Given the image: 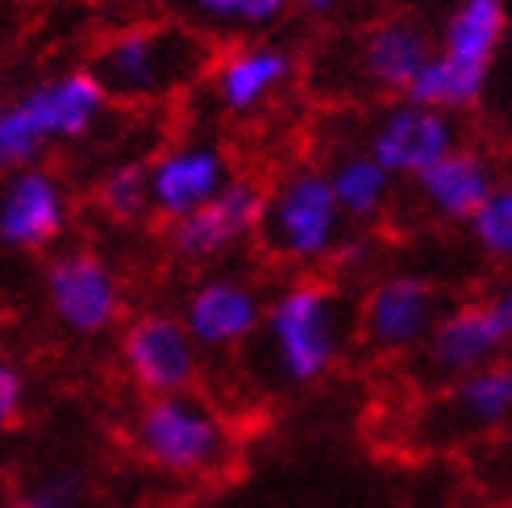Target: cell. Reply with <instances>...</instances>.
Returning a JSON list of instances; mask_svg holds the SVG:
<instances>
[{
    "instance_id": "1",
    "label": "cell",
    "mask_w": 512,
    "mask_h": 508,
    "mask_svg": "<svg viewBox=\"0 0 512 508\" xmlns=\"http://www.w3.org/2000/svg\"><path fill=\"white\" fill-rule=\"evenodd\" d=\"M213 63V42L175 17L130 21L96 42L88 71L109 92L113 105L155 109L167 100L188 96L204 84Z\"/></svg>"
},
{
    "instance_id": "2",
    "label": "cell",
    "mask_w": 512,
    "mask_h": 508,
    "mask_svg": "<svg viewBox=\"0 0 512 508\" xmlns=\"http://www.w3.org/2000/svg\"><path fill=\"white\" fill-rule=\"evenodd\" d=\"M263 334L275 375L292 388H313L329 379L346 354L350 321L342 292L321 275H300L267 296Z\"/></svg>"
},
{
    "instance_id": "3",
    "label": "cell",
    "mask_w": 512,
    "mask_h": 508,
    "mask_svg": "<svg viewBox=\"0 0 512 508\" xmlns=\"http://www.w3.org/2000/svg\"><path fill=\"white\" fill-rule=\"evenodd\" d=\"M134 450L163 475L204 479L229 463L234 429H229L217 404L196 392L150 396L134 417Z\"/></svg>"
},
{
    "instance_id": "4",
    "label": "cell",
    "mask_w": 512,
    "mask_h": 508,
    "mask_svg": "<svg viewBox=\"0 0 512 508\" xmlns=\"http://www.w3.org/2000/svg\"><path fill=\"white\" fill-rule=\"evenodd\" d=\"M346 234L350 221L342 217L329 175L321 167H296L279 175L275 188H267L259 238L271 259L313 271L321 263H334Z\"/></svg>"
},
{
    "instance_id": "5",
    "label": "cell",
    "mask_w": 512,
    "mask_h": 508,
    "mask_svg": "<svg viewBox=\"0 0 512 508\" xmlns=\"http://www.w3.org/2000/svg\"><path fill=\"white\" fill-rule=\"evenodd\" d=\"M46 309L67 334L100 338L125 317V284L113 263L92 246H63L50 250L42 275Z\"/></svg>"
},
{
    "instance_id": "6",
    "label": "cell",
    "mask_w": 512,
    "mask_h": 508,
    "mask_svg": "<svg viewBox=\"0 0 512 508\" xmlns=\"http://www.w3.org/2000/svg\"><path fill=\"white\" fill-rule=\"evenodd\" d=\"M267 188L254 180H229L209 205L167 221V254L184 267H217L259 238Z\"/></svg>"
},
{
    "instance_id": "7",
    "label": "cell",
    "mask_w": 512,
    "mask_h": 508,
    "mask_svg": "<svg viewBox=\"0 0 512 508\" xmlns=\"http://www.w3.org/2000/svg\"><path fill=\"white\" fill-rule=\"evenodd\" d=\"M117 354L125 379L146 400L192 392L204 367V354L184 329V321H179V313H163V309H150L138 313L134 321H125Z\"/></svg>"
},
{
    "instance_id": "8",
    "label": "cell",
    "mask_w": 512,
    "mask_h": 508,
    "mask_svg": "<svg viewBox=\"0 0 512 508\" xmlns=\"http://www.w3.org/2000/svg\"><path fill=\"white\" fill-rule=\"evenodd\" d=\"M75 221V196L63 175L38 163L0 175V246L17 254H50Z\"/></svg>"
},
{
    "instance_id": "9",
    "label": "cell",
    "mask_w": 512,
    "mask_h": 508,
    "mask_svg": "<svg viewBox=\"0 0 512 508\" xmlns=\"http://www.w3.org/2000/svg\"><path fill=\"white\" fill-rule=\"evenodd\" d=\"M234 180V159L217 138L188 134L175 138L146 159V188H150V217L179 221L196 213Z\"/></svg>"
},
{
    "instance_id": "10",
    "label": "cell",
    "mask_w": 512,
    "mask_h": 508,
    "mask_svg": "<svg viewBox=\"0 0 512 508\" xmlns=\"http://www.w3.org/2000/svg\"><path fill=\"white\" fill-rule=\"evenodd\" d=\"M442 292L421 271H388L363 296L358 329L379 354H413L425 346L442 317Z\"/></svg>"
},
{
    "instance_id": "11",
    "label": "cell",
    "mask_w": 512,
    "mask_h": 508,
    "mask_svg": "<svg viewBox=\"0 0 512 508\" xmlns=\"http://www.w3.org/2000/svg\"><path fill=\"white\" fill-rule=\"evenodd\" d=\"M267 292L250 275L238 271H209L184 296L179 321L200 346V354H229L242 350L254 334H263Z\"/></svg>"
},
{
    "instance_id": "12",
    "label": "cell",
    "mask_w": 512,
    "mask_h": 508,
    "mask_svg": "<svg viewBox=\"0 0 512 508\" xmlns=\"http://www.w3.org/2000/svg\"><path fill=\"white\" fill-rule=\"evenodd\" d=\"M13 100L50 150L88 142L113 109L109 92L100 88V80L88 67H63L55 75H42L38 84H30Z\"/></svg>"
},
{
    "instance_id": "13",
    "label": "cell",
    "mask_w": 512,
    "mask_h": 508,
    "mask_svg": "<svg viewBox=\"0 0 512 508\" xmlns=\"http://www.w3.org/2000/svg\"><path fill=\"white\" fill-rule=\"evenodd\" d=\"M463 142L458 138V121L450 113L413 105V100H396L388 105L367 134V155L392 175V180H417L442 155Z\"/></svg>"
},
{
    "instance_id": "14",
    "label": "cell",
    "mask_w": 512,
    "mask_h": 508,
    "mask_svg": "<svg viewBox=\"0 0 512 508\" xmlns=\"http://www.w3.org/2000/svg\"><path fill=\"white\" fill-rule=\"evenodd\" d=\"M292 75L296 55L288 46L246 38L213 55L209 71H204V88L225 117H254L292 84Z\"/></svg>"
},
{
    "instance_id": "15",
    "label": "cell",
    "mask_w": 512,
    "mask_h": 508,
    "mask_svg": "<svg viewBox=\"0 0 512 508\" xmlns=\"http://www.w3.org/2000/svg\"><path fill=\"white\" fill-rule=\"evenodd\" d=\"M504 346H508V338L492 321L488 304L467 300V304H454L450 313L438 317L433 334L421 346V359H425L429 375L454 384V379H463V375H471L479 367L504 359Z\"/></svg>"
},
{
    "instance_id": "16",
    "label": "cell",
    "mask_w": 512,
    "mask_h": 508,
    "mask_svg": "<svg viewBox=\"0 0 512 508\" xmlns=\"http://www.w3.org/2000/svg\"><path fill=\"white\" fill-rule=\"evenodd\" d=\"M413 184H417L425 209H429L433 217L467 225V221L479 213L483 200L496 192L500 171H496V163H492L488 150L458 142L450 155H442L425 175H417Z\"/></svg>"
},
{
    "instance_id": "17",
    "label": "cell",
    "mask_w": 512,
    "mask_h": 508,
    "mask_svg": "<svg viewBox=\"0 0 512 508\" xmlns=\"http://www.w3.org/2000/svg\"><path fill=\"white\" fill-rule=\"evenodd\" d=\"M433 50H438V42L429 38L417 17H388L371 25L363 46H358V71L375 92L404 96Z\"/></svg>"
},
{
    "instance_id": "18",
    "label": "cell",
    "mask_w": 512,
    "mask_h": 508,
    "mask_svg": "<svg viewBox=\"0 0 512 508\" xmlns=\"http://www.w3.org/2000/svg\"><path fill=\"white\" fill-rule=\"evenodd\" d=\"M167 9L209 42H246L284 21L292 0H167Z\"/></svg>"
},
{
    "instance_id": "19",
    "label": "cell",
    "mask_w": 512,
    "mask_h": 508,
    "mask_svg": "<svg viewBox=\"0 0 512 508\" xmlns=\"http://www.w3.org/2000/svg\"><path fill=\"white\" fill-rule=\"evenodd\" d=\"M446 417L463 434H496L512 425V363L496 359L450 384Z\"/></svg>"
},
{
    "instance_id": "20",
    "label": "cell",
    "mask_w": 512,
    "mask_h": 508,
    "mask_svg": "<svg viewBox=\"0 0 512 508\" xmlns=\"http://www.w3.org/2000/svg\"><path fill=\"white\" fill-rule=\"evenodd\" d=\"M488 75H492V67L463 63V59H450V55H442V50H433L429 63L421 67V75L408 84L404 100L458 117V113L475 109L483 100V92H488Z\"/></svg>"
},
{
    "instance_id": "21",
    "label": "cell",
    "mask_w": 512,
    "mask_h": 508,
    "mask_svg": "<svg viewBox=\"0 0 512 508\" xmlns=\"http://www.w3.org/2000/svg\"><path fill=\"white\" fill-rule=\"evenodd\" d=\"M508 34V9L504 0H458L454 13L442 25L438 50L450 59L492 67Z\"/></svg>"
},
{
    "instance_id": "22",
    "label": "cell",
    "mask_w": 512,
    "mask_h": 508,
    "mask_svg": "<svg viewBox=\"0 0 512 508\" xmlns=\"http://www.w3.org/2000/svg\"><path fill=\"white\" fill-rule=\"evenodd\" d=\"M325 175H329L334 200L350 225H375V221L388 217L396 180L367 155V150H350V155H342Z\"/></svg>"
},
{
    "instance_id": "23",
    "label": "cell",
    "mask_w": 512,
    "mask_h": 508,
    "mask_svg": "<svg viewBox=\"0 0 512 508\" xmlns=\"http://www.w3.org/2000/svg\"><path fill=\"white\" fill-rule=\"evenodd\" d=\"M92 200L105 221L113 225H142L150 217V188H146V163L142 159H121L100 171L92 188Z\"/></svg>"
},
{
    "instance_id": "24",
    "label": "cell",
    "mask_w": 512,
    "mask_h": 508,
    "mask_svg": "<svg viewBox=\"0 0 512 508\" xmlns=\"http://www.w3.org/2000/svg\"><path fill=\"white\" fill-rule=\"evenodd\" d=\"M467 234L483 259L512 267V180L496 184V192L483 200L479 213L467 221Z\"/></svg>"
},
{
    "instance_id": "25",
    "label": "cell",
    "mask_w": 512,
    "mask_h": 508,
    "mask_svg": "<svg viewBox=\"0 0 512 508\" xmlns=\"http://www.w3.org/2000/svg\"><path fill=\"white\" fill-rule=\"evenodd\" d=\"M46 155H50V146L42 142V134L30 125V117H25L21 105L9 96L5 105H0V175L38 167V163H46Z\"/></svg>"
},
{
    "instance_id": "26",
    "label": "cell",
    "mask_w": 512,
    "mask_h": 508,
    "mask_svg": "<svg viewBox=\"0 0 512 508\" xmlns=\"http://www.w3.org/2000/svg\"><path fill=\"white\" fill-rule=\"evenodd\" d=\"M25 396H30V384H25V371L0 354V434L13 425H21L25 417Z\"/></svg>"
},
{
    "instance_id": "27",
    "label": "cell",
    "mask_w": 512,
    "mask_h": 508,
    "mask_svg": "<svg viewBox=\"0 0 512 508\" xmlns=\"http://www.w3.org/2000/svg\"><path fill=\"white\" fill-rule=\"evenodd\" d=\"M25 500H30L34 508H80L84 504V479L75 475V471L46 475Z\"/></svg>"
},
{
    "instance_id": "28",
    "label": "cell",
    "mask_w": 512,
    "mask_h": 508,
    "mask_svg": "<svg viewBox=\"0 0 512 508\" xmlns=\"http://www.w3.org/2000/svg\"><path fill=\"white\" fill-rule=\"evenodd\" d=\"M488 304V313H492V321L500 325V334L512 342V275L504 279V284H496V292L483 300Z\"/></svg>"
},
{
    "instance_id": "29",
    "label": "cell",
    "mask_w": 512,
    "mask_h": 508,
    "mask_svg": "<svg viewBox=\"0 0 512 508\" xmlns=\"http://www.w3.org/2000/svg\"><path fill=\"white\" fill-rule=\"evenodd\" d=\"M292 9L304 17V21H334L342 0H292Z\"/></svg>"
},
{
    "instance_id": "30",
    "label": "cell",
    "mask_w": 512,
    "mask_h": 508,
    "mask_svg": "<svg viewBox=\"0 0 512 508\" xmlns=\"http://www.w3.org/2000/svg\"><path fill=\"white\" fill-rule=\"evenodd\" d=\"M5 508H34V504L25 500V496H9V500H5Z\"/></svg>"
},
{
    "instance_id": "31",
    "label": "cell",
    "mask_w": 512,
    "mask_h": 508,
    "mask_svg": "<svg viewBox=\"0 0 512 508\" xmlns=\"http://www.w3.org/2000/svg\"><path fill=\"white\" fill-rule=\"evenodd\" d=\"M9 100V80H5V71H0V105Z\"/></svg>"
},
{
    "instance_id": "32",
    "label": "cell",
    "mask_w": 512,
    "mask_h": 508,
    "mask_svg": "<svg viewBox=\"0 0 512 508\" xmlns=\"http://www.w3.org/2000/svg\"><path fill=\"white\" fill-rule=\"evenodd\" d=\"M5 500H9V492H5V488H0V508H5Z\"/></svg>"
}]
</instances>
